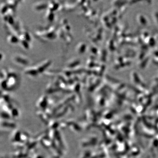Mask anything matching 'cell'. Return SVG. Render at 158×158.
I'll use <instances>...</instances> for the list:
<instances>
[{
  "mask_svg": "<svg viewBox=\"0 0 158 158\" xmlns=\"http://www.w3.org/2000/svg\"><path fill=\"white\" fill-rule=\"evenodd\" d=\"M9 40L10 43L15 44L18 41V39H17V37L15 36H10L9 37Z\"/></svg>",
  "mask_w": 158,
  "mask_h": 158,
  "instance_id": "cell-4",
  "label": "cell"
},
{
  "mask_svg": "<svg viewBox=\"0 0 158 158\" xmlns=\"http://www.w3.org/2000/svg\"><path fill=\"white\" fill-rule=\"evenodd\" d=\"M25 73L27 74L34 76L37 75L39 73L37 69H36L34 68H31L27 69L25 71Z\"/></svg>",
  "mask_w": 158,
  "mask_h": 158,
  "instance_id": "cell-2",
  "label": "cell"
},
{
  "mask_svg": "<svg viewBox=\"0 0 158 158\" xmlns=\"http://www.w3.org/2000/svg\"><path fill=\"white\" fill-rule=\"evenodd\" d=\"M14 61L17 63H19L20 64H22L23 65H26L28 64L29 61L25 57H24L23 56H20V55H17L14 57Z\"/></svg>",
  "mask_w": 158,
  "mask_h": 158,
  "instance_id": "cell-1",
  "label": "cell"
},
{
  "mask_svg": "<svg viewBox=\"0 0 158 158\" xmlns=\"http://www.w3.org/2000/svg\"><path fill=\"white\" fill-rule=\"evenodd\" d=\"M39 5H37V6H35V9L39 10V9H44L46 8L47 5H46L45 3H39Z\"/></svg>",
  "mask_w": 158,
  "mask_h": 158,
  "instance_id": "cell-3",
  "label": "cell"
}]
</instances>
